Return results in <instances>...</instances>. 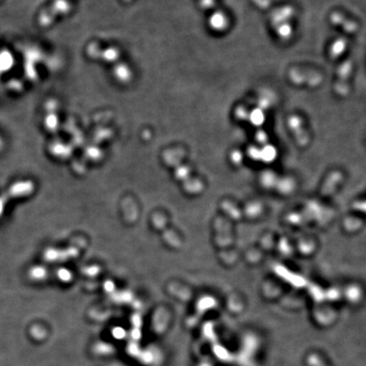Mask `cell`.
<instances>
[{"label":"cell","instance_id":"1","mask_svg":"<svg viewBox=\"0 0 366 366\" xmlns=\"http://www.w3.org/2000/svg\"><path fill=\"white\" fill-rule=\"evenodd\" d=\"M34 188H35V186L32 181L25 180V181L15 182L7 189L6 191L1 193L0 194V218L2 217V215L5 211L6 205L10 200L29 196L34 192Z\"/></svg>","mask_w":366,"mask_h":366},{"label":"cell","instance_id":"2","mask_svg":"<svg viewBox=\"0 0 366 366\" xmlns=\"http://www.w3.org/2000/svg\"><path fill=\"white\" fill-rule=\"evenodd\" d=\"M353 70V61L347 60L338 67L337 70V80L335 84V91L338 96L348 95L349 92V79Z\"/></svg>","mask_w":366,"mask_h":366},{"label":"cell","instance_id":"3","mask_svg":"<svg viewBox=\"0 0 366 366\" xmlns=\"http://www.w3.org/2000/svg\"><path fill=\"white\" fill-rule=\"evenodd\" d=\"M289 78L293 83L298 85L308 83L310 86H318L321 82V77L318 73H313L297 68L291 70L289 71Z\"/></svg>","mask_w":366,"mask_h":366},{"label":"cell","instance_id":"4","mask_svg":"<svg viewBox=\"0 0 366 366\" xmlns=\"http://www.w3.org/2000/svg\"><path fill=\"white\" fill-rule=\"evenodd\" d=\"M331 21L334 25L342 27L343 30L349 33H355L358 30V25L352 20L348 19L341 13H333L331 16Z\"/></svg>","mask_w":366,"mask_h":366},{"label":"cell","instance_id":"5","mask_svg":"<svg viewBox=\"0 0 366 366\" xmlns=\"http://www.w3.org/2000/svg\"><path fill=\"white\" fill-rule=\"evenodd\" d=\"M288 125L290 127L291 130L293 129V132H294V135L297 138V141L302 143V144H306L307 143V136H304V130L302 127V122H301L300 118L293 115L288 118Z\"/></svg>","mask_w":366,"mask_h":366},{"label":"cell","instance_id":"6","mask_svg":"<svg viewBox=\"0 0 366 366\" xmlns=\"http://www.w3.org/2000/svg\"><path fill=\"white\" fill-rule=\"evenodd\" d=\"M347 39L343 37H340L338 39L335 40L330 48V55L332 59H336L342 55V53L345 51L347 48Z\"/></svg>","mask_w":366,"mask_h":366},{"label":"cell","instance_id":"7","mask_svg":"<svg viewBox=\"0 0 366 366\" xmlns=\"http://www.w3.org/2000/svg\"><path fill=\"white\" fill-rule=\"evenodd\" d=\"M29 277L31 279L35 280H43L47 276V271L42 266H33L29 271Z\"/></svg>","mask_w":366,"mask_h":366},{"label":"cell","instance_id":"8","mask_svg":"<svg viewBox=\"0 0 366 366\" xmlns=\"http://www.w3.org/2000/svg\"><path fill=\"white\" fill-rule=\"evenodd\" d=\"M3 139H1V137H0V150L2 149V148H3Z\"/></svg>","mask_w":366,"mask_h":366}]
</instances>
